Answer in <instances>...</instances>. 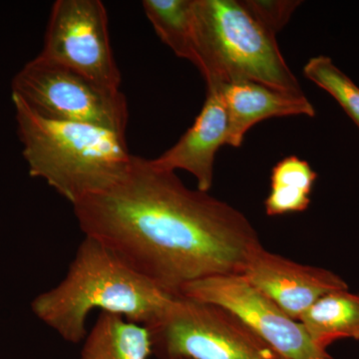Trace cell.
Segmentation results:
<instances>
[{
  "mask_svg": "<svg viewBox=\"0 0 359 359\" xmlns=\"http://www.w3.org/2000/svg\"><path fill=\"white\" fill-rule=\"evenodd\" d=\"M73 208L85 237L175 294L202 278L241 275L263 245L242 212L138 156L114 184Z\"/></svg>",
  "mask_w": 359,
  "mask_h": 359,
  "instance_id": "6da1fadb",
  "label": "cell"
},
{
  "mask_svg": "<svg viewBox=\"0 0 359 359\" xmlns=\"http://www.w3.org/2000/svg\"><path fill=\"white\" fill-rule=\"evenodd\" d=\"M179 294L163 290L127 266L98 241L85 237L65 278L32 302L33 313L69 344L84 341L95 309L149 327Z\"/></svg>",
  "mask_w": 359,
  "mask_h": 359,
  "instance_id": "7a4b0ae2",
  "label": "cell"
},
{
  "mask_svg": "<svg viewBox=\"0 0 359 359\" xmlns=\"http://www.w3.org/2000/svg\"><path fill=\"white\" fill-rule=\"evenodd\" d=\"M18 135L29 175L44 180L71 204L105 190L126 171V135L42 117L13 94Z\"/></svg>",
  "mask_w": 359,
  "mask_h": 359,
  "instance_id": "3957f363",
  "label": "cell"
},
{
  "mask_svg": "<svg viewBox=\"0 0 359 359\" xmlns=\"http://www.w3.org/2000/svg\"><path fill=\"white\" fill-rule=\"evenodd\" d=\"M196 67L208 86L248 80L302 93L276 36L238 0H194Z\"/></svg>",
  "mask_w": 359,
  "mask_h": 359,
  "instance_id": "277c9868",
  "label": "cell"
},
{
  "mask_svg": "<svg viewBox=\"0 0 359 359\" xmlns=\"http://www.w3.org/2000/svg\"><path fill=\"white\" fill-rule=\"evenodd\" d=\"M146 327L159 359H285L230 311L181 294Z\"/></svg>",
  "mask_w": 359,
  "mask_h": 359,
  "instance_id": "5b68a950",
  "label": "cell"
},
{
  "mask_svg": "<svg viewBox=\"0 0 359 359\" xmlns=\"http://www.w3.org/2000/svg\"><path fill=\"white\" fill-rule=\"evenodd\" d=\"M13 94L42 117L126 135L128 103L120 89L99 83L39 55L14 76Z\"/></svg>",
  "mask_w": 359,
  "mask_h": 359,
  "instance_id": "8992f818",
  "label": "cell"
},
{
  "mask_svg": "<svg viewBox=\"0 0 359 359\" xmlns=\"http://www.w3.org/2000/svg\"><path fill=\"white\" fill-rule=\"evenodd\" d=\"M40 57L120 89L108 16L99 0H57L51 9Z\"/></svg>",
  "mask_w": 359,
  "mask_h": 359,
  "instance_id": "52a82bcc",
  "label": "cell"
},
{
  "mask_svg": "<svg viewBox=\"0 0 359 359\" xmlns=\"http://www.w3.org/2000/svg\"><path fill=\"white\" fill-rule=\"evenodd\" d=\"M179 294L230 311L285 359H330L327 351L313 344L301 323L283 313L243 276L202 278L184 285Z\"/></svg>",
  "mask_w": 359,
  "mask_h": 359,
  "instance_id": "ba28073f",
  "label": "cell"
},
{
  "mask_svg": "<svg viewBox=\"0 0 359 359\" xmlns=\"http://www.w3.org/2000/svg\"><path fill=\"white\" fill-rule=\"evenodd\" d=\"M241 276L297 321L320 297L348 289L332 271L295 263L263 245L252 252Z\"/></svg>",
  "mask_w": 359,
  "mask_h": 359,
  "instance_id": "9c48e42d",
  "label": "cell"
},
{
  "mask_svg": "<svg viewBox=\"0 0 359 359\" xmlns=\"http://www.w3.org/2000/svg\"><path fill=\"white\" fill-rule=\"evenodd\" d=\"M228 115L218 86H208L200 114L179 141L159 157L154 166L165 171L184 170L197 181L198 190L209 192L216 155L228 140Z\"/></svg>",
  "mask_w": 359,
  "mask_h": 359,
  "instance_id": "30bf717a",
  "label": "cell"
},
{
  "mask_svg": "<svg viewBox=\"0 0 359 359\" xmlns=\"http://www.w3.org/2000/svg\"><path fill=\"white\" fill-rule=\"evenodd\" d=\"M214 86L219 87L228 115L226 145L233 148H240L248 131L264 120L316 116L313 104L302 92L282 91L248 80Z\"/></svg>",
  "mask_w": 359,
  "mask_h": 359,
  "instance_id": "8fae6325",
  "label": "cell"
},
{
  "mask_svg": "<svg viewBox=\"0 0 359 359\" xmlns=\"http://www.w3.org/2000/svg\"><path fill=\"white\" fill-rule=\"evenodd\" d=\"M152 355L147 327L117 314L101 313L85 337L79 359H149Z\"/></svg>",
  "mask_w": 359,
  "mask_h": 359,
  "instance_id": "7c38bea8",
  "label": "cell"
},
{
  "mask_svg": "<svg viewBox=\"0 0 359 359\" xmlns=\"http://www.w3.org/2000/svg\"><path fill=\"white\" fill-rule=\"evenodd\" d=\"M299 323L323 351L337 340L359 339V294L348 289L330 292L314 302Z\"/></svg>",
  "mask_w": 359,
  "mask_h": 359,
  "instance_id": "4fadbf2b",
  "label": "cell"
},
{
  "mask_svg": "<svg viewBox=\"0 0 359 359\" xmlns=\"http://www.w3.org/2000/svg\"><path fill=\"white\" fill-rule=\"evenodd\" d=\"M318 174L308 161L289 156L271 170V190L264 201L269 216H280L306 211Z\"/></svg>",
  "mask_w": 359,
  "mask_h": 359,
  "instance_id": "5bb4252c",
  "label": "cell"
},
{
  "mask_svg": "<svg viewBox=\"0 0 359 359\" xmlns=\"http://www.w3.org/2000/svg\"><path fill=\"white\" fill-rule=\"evenodd\" d=\"M142 6L163 43L195 65L194 0H144Z\"/></svg>",
  "mask_w": 359,
  "mask_h": 359,
  "instance_id": "9a60e30c",
  "label": "cell"
},
{
  "mask_svg": "<svg viewBox=\"0 0 359 359\" xmlns=\"http://www.w3.org/2000/svg\"><path fill=\"white\" fill-rule=\"evenodd\" d=\"M304 76L330 94L359 129V87L327 56H316L304 66Z\"/></svg>",
  "mask_w": 359,
  "mask_h": 359,
  "instance_id": "2e32d148",
  "label": "cell"
},
{
  "mask_svg": "<svg viewBox=\"0 0 359 359\" xmlns=\"http://www.w3.org/2000/svg\"><path fill=\"white\" fill-rule=\"evenodd\" d=\"M245 8L252 14L271 34H278L287 25L292 13L302 1L294 0H241Z\"/></svg>",
  "mask_w": 359,
  "mask_h": 359,
  "instance_id": "e0dca14e",
  "label": "cell"
}]
</instances>
